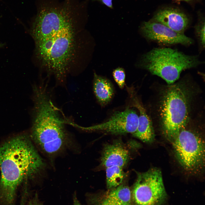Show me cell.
<instances>
[{"label":"cell","mask_w":205,"mask_h":205,"mask_svg":"<svg viewBox=\"0 0 205 205\" xmlns=\"http://www.w3.org/2000/svg\"><path fill=\"white\" fill-rule=\"evenodd\" d=\"M45 167L43 159L25 135L0 145V205H13L17 187Z\"/></svg>","instance_id":"6da1fadb"},{"label":"cell","mask_w":205,"mask_h":205,"mask_svg":"<svg viewBox=\"0 0 205 205\" xmlns=\"http://www.w3.org/2000/svg\"><path fill=\"white\" fill-rule=\"evenodd\" d=\"M31 136L40 149L50 157L59 153L66 146L67 121L54 104L46 87L33 90Z\"/></svg>","instance_id":"7a4b0ae2"},{"label":"cell","mask_w":205,"mask_h":205,"mask_svg":"<svg viewBox=\"0 0 205 205\" xmlns=\"http://www.w3.org/2000/svg\"><path fill=\"white\" fill-rule=\"evenodd\" d=\"M87 0H39L31 34L36 42L74 28L86 11Z\"/></svg>","instance_id":"3957f363"},{"label":"cell","mask_w":205,"mask_h":205,"mask_svg":"<svg viewBox=\"0 0 205 205\" xmlns=\"http://www.w3.org/2000/svg\"><path fill=\"white\" fill-rule=\"evenodd\" d=\"M74 28L66 29L35 42L36 57L44 68L63 82L74 56Z\"/></svg>","instance_id":"277c9868"},{"label":"cell","mask_w":205,"mask_h":205,"mask_svg":"<svg viewBox=\"0 0 205 205\" xmlns=\"http://www.w3.org/2000/svg\"><path fill=\"white\" fill-rule=\"evenodd\" d=\"M184 82L169 85L160 102V116L163 133L172 142L186 127L190 117L192 90Z\"/></svg>","instance_id":"5b68a950"},{"label":"cell","mask_w":205,"mask_h":205,"mask_svg":"<svg viewBox=\"0 0 205 205\" xmlns=\"http://www.w3.org/2000/svg\"><path fill=\"white\" fill-rule=\"evenodd\" d=\"M202 63L198 56L187 55L176 49L163 47L154 48L144 54L140 65L169 85L179 78L183 71L196 67Z\"/></svg>","instance_id":"8992f818"},{"label":"cell","mask_w":205,"mask_h":205,"mask_svg":"<svg viewBox=\"0 0 205 205\" xmlns=\"http://www.w3.org/2000/svg\"><path fill=\"white\" fill-rule=\"evenodd\" d=\"M186 127L171 143L176 157L181 166L186 171L194 173L201 169L204 165V143L198 134Z\"/></svg>","instance_id":"52a82bcc"},{"label":"cell","mask_w":205,"mask_h":205,"mask_svg":"<svg viewBox=\"0 0 205 205\" xmlns=\"http://www.w3.org/2000/svg\"><path fill=\"white\" fill-rule=\"evenodd\" d=\"M137 178L132 192L134 205H164L167 195L161 171L156 168L137 172Z\"/></svg>","instance_id":"ba28073f"},{"label":"cell","mask_w":205,"mask_h":205,"mask_svg":"<svg viewBox=\"0 0 205 205\" xmlns=\"http://www.w3.org/2000/svg\"><path fill=\"white\" fill-rule=\"evenodd\" d=\"M138 116L136 111L127 108L122 111L115 112L106 122L87 127L83 129L101 131L113 134H133L138 126Z\"/></svg>","instance_id":"9c48e42d"},{"label":"cell","mask_w":205,"mask_h":205,"mask_svg":"<svg viewBox=\"0 0 205 205\" xmlns=\"http://www.w3.org/2000/svg\"><path fill=\"white\" fill-rule=\"evenodd\" d=\"M141 30L147 39L159 44L164 45L179 44L187 46L193 43L192 39L184 34L177 32L152 19L143 23Z\"/></svg>","instance_id":"30bf717a"},{"label":"cell","mask_w":205,"mask_h":205,"mask_svg":"<svg viewBox=\"0 0 205 205\" xmlns=\"http://www.w3.org/2000/svg\"><path fill=\"white\" fill-rule=\"evenodd\" d=\"M151 19L181 34H184L190 24L189 19L185 14L179 9L172 8L159 10Z\"/></svg>","instance_id":"8fae6325"},{"label":"cell","mask_w":205,"mask_h":205,"mask_svg":"<svg viewBox=\"0 0 205 205\" xmlns=\"http://www.w3.org/2000/svg\"><path fill=\"white\" fill-rule=\"evenodd\" d=\"M129 156L128 150L121 143L108 144L102 152L101 164L106 168L114 166L123 168L127 164Z\"/></svg>","instance_id":"7c38bea8"},{"label":"cell","mask_w":205,"mask_h":205,"mask_svg":"<svg viewBox=\"0 0 205 205\" xmlns=\"http://www.w3.org/2000/svg\"><path fill=\"white\" fill-rule=\"evenodd\" d=\"M133 100L134 106L138 110L140 114L137 129L132 134L144 142L151 143L155 137L151 121L145 109L137 99L134 98Z\"/></svg>","instance_id":"4fadbf2b"},{"label":"cell","mask_w":205,"mask_h":205,"mask_svg":"<svg viewBox=\"0 0 205 205\" xmlns=\"http://www.w3.org/2000/svg\"><path fill=\"white\" fill-rule=\"evenodd\" d=\"M94 93L98 102L105 105L111 100L114 94L113 87L107 79L94 74L93 83Z\"/></svg>","instance_id":"5bb4252c"},{"label":"cell","mask_w":205,"mask_h":205,"mask_svg":"<svg viewBox=\"0 0 205 205\" xmlns=\"http://www.w3.org/2000/svg\"><path fill=\"white\" fill-rule=\"evenodd\" d=\"M112 189L104 196L120 205H132V192L128 187L120 185Z\"/></svg>","instance_id":"9a60e30c"},{"label":"cell","mask_w":205,"mask_h":205,"mask_svg":"<svg viewBox=\"0 0 205 205\" xmlns=\"http://www.w3.org/2000/svg\"><path fill=\"white\" fill-rule=\"evenodd\" d=\"M122 168L114 166L106 168V182L108 188L112 189L120 185L124 176Z\"/></svg>","instance_id":"2e32d148"},{"label":"cell","mask_w":205,"mask_h":205,"mask_svg":"<svg viewBox=\"0 0 205 205\" xmlns=\"http://www.w3.org/2000/svg\"><path fill=\"white\" fill-rule=\"evenodd\" d=\"M205 20L204 18H202L199 20L194 27V31L198 39L200 51H202L205 48Z\"/></svg>","instance_id":"e0dca14e"},{"label":"cell","mask_w":205,"mask_h":205,"mask_svg":"<svg viewBox=\"0 0 205 205\" xmlns=\"http://www.w3.org/2000/svg\"><path fill=\"white\" fill-rule=\"evenodd\" d=\"M112 75L113 78L119 87L122 89L125 84V74L124 70L122 68L118 67L113 71Z\"/></svg>","instance_id":"ac0fdd59"},{"label":"cell","mask_w":205,"mask_h":205,"mask_svg":"<svg viewBox=\"0 0 205 205\" xmlns=\"http://www.w3.org/2000/svg\"><path fill=\"white\" fill-rule=\"evenodd\" d=\"M88 200L90 205H120L104 196L98 199L91 196L89 198Z\"/></svg>","instance_id":"d6986e66"},{"label":"cell","mask_w":205,"mask_h":205,"mask_svg":"<svg viewBox=\"0 0 205 205\" xmlns=\"http://www.w3.org/2000/svg\"><path fill=\"white\" fill-rule=\"evenodd\" d=\"M28 205H42L39 200L37 194H36L34 197L30 200L28 202Z\"/></svg>","instance_id":"ffe728a7"},{"label":"cell","mask_w":205,"mask_h":205,"mask_svg":"<svg viewBox=\"0 0 205 205\" xmlns=\"http://www.w3.org/2000/svg\"><path fill=\"white\" fill-rule=\"evenodd\" d=\"M112 0H102L101 2L104 5L108 7L111 8H113L112 3Z\"/></svg>","instance_id":"44dd1931"},{"label":"cell","mask_w":205,"mask_h":205,"mask_svg":"<svg viewBox=\"0 0 205 205\" xmlns=\"http://www.w3.org/2000/svg\"><path fill=\"white\" fill-rule=\"evenodd\" d=\"M73 205H82L77 198L75 194L73 195Z\"/></svg>","instance_id":"7402d4cb"},{"label":"cell","mask_w":205,"mask_h":205,"mask_svg":"<svg viewBox=\"0 0 205 205\" xmlns=\"http://www.w3.org/2000/svg\"><path fill=\"white\" fill-rule=\"evenodd\" d=\"M177 0L183 1H187V2H188V1H191V0Z\"/></svg>","instance_id":"603a6c76"},{"label":"cell","mask_w":205,"mask_h":205,"mask_svg":"<svg viewBox=\"0 0 205 205\" xmlns=\"http://www.w3.org/2000/svg\"><path fill=\"white\" fill-rule=\"evenodd\" d=\"M3 44H1V43H0V48L2 47V46H3Z\"/></svg>","instance_id":"cb8c5ba5"},{"label":"cell","mask_w":205,"mask_h":205,"mask_svg":"<svg viewBox=\"0 0 205 205\" xmlns=\"http://www.w3.org/2000/svg\"><path fill=\"white\" fill-rule=\"evenodd\" d=\"M92 0L93 1H99L101 2L102 0Z\"/></svg>","instance_id":"d4e9b609"}]
</instances>
